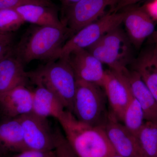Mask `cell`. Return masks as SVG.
<instances>
[{
  "label": "cell",
  "mask_w": 157,
  "mask_h": 157,
  "mask_svg": "<svg viewBox=\"0 0 157 157\" xmlns=\"http://www.w3.org/2000/svg\"><path fill=\"white\" fill-rule=\"evenodd\" d=\"M54 151H42L32 149H25L17 153L14 157H54Z\"/></svg>",
  "instance_id": "25"
},
{
  "label": "cell",
  "mask_w": 157,
  "mask_h": 157,
  "mask_svg": "<svg viewBox=\"0 0 157 157\" xmlns=\"http://www.w3.org/2000/svg\"><path fill=\"white\" fill-rule=\"evenodd\" d=\"M109 157H124L120 155L114 153L113 154L111 155Z\"/></svg>",
  "instance_id": "33"
},
{
  "label": "cell",
  "mask_w": 157,
  "mask_h": 157,
  "mask_svg": "<svg viewBox=\"0 0 157 157\" xmlns=\"http://www.w3.org/2000/svg\"><path fill=\"white\" fill-rule=\"evenodd\" d=\"M33 90L21 85L0 93V113L4 120L16 118L32 112Z\"/></svg>",
  "instance_id": "13"
},
{
  "label": "cell",
  "mask_w": 157,
  "mask_h": 157,
  "mask_svg": "<svg viewBox=\"0 0 157 157\" xmlns=\"http://www.w3.org/2000/svg\"><path fill=\"white\" fill-rule=\"evenodd\" d=\"M80 0H59L62 5L63 11L70 7Z\"/></svg>",
  "instance_id": "31"
},
{
  "label": "cell",
  "mask_w": 157,
  "mask_h": 157,
  "mask_svg": "<svg viewBox=\"0 0 157 157\" xmlns=\"http://www.w3.org/2000/svg\"><path fill=\"white\" fill-rule=\"evenodd\" d=\"M132 46L120 25L105 34L87 50L110 70L123 73L132 61Z\"/></svg>",
  "instance_id": "5"
},
{
  "label": "cell",
  "mask_w": 157,
  "mask_h": 157,
  "mask_svg": "<svg viewBox=\"0 0 157 157\" xmlns=\"http://www.w3.org/2000/svg\"><path fill=\"white\" fill-rule=\"evenodd\" d=\"M103 128L116 153L124 157H146L137 137L111 113Z\"/></svg>",
  "instance_id": "11"
},
{
  "label": "cell",
  "mask_w": 157,
  "mask_h": 157,
  "mask_svg": "<svg viewBox=\"0 0 157 157\" xmlns=\"http://www.w3.org/2000/svg\"><path fill=\"white\" fill-rule=\"evenodd\" d=\"M14 9L25 22L39 26H66L59 17L55 6L29 4Z\"/></svg>",
  "instance_id": "17"
},
{
  "label": "cell",
  "mask_w": 157,
  "mask_h": 157,
  "mask_svg": "<svg viewBox=\"0 0 157 157\" xmlns=\"http://www.w3.org/2000/svg\"><path fill=\"white\" fill-rule=\"evenodd\" d=\"M26 149L23 132L18 118L0 124V150L17 153Z\"/></svg>",
  "instance_id": "18"
},
{
  "label": "cell",
  "mask_w": 157,
  "mask_h": 157,
  "mask_svg": "<svg viewBox=\"0 0 157 157\" xmlns=\"http://www.w3.org/2000/svg\"><path fill=\"white\" fill-rule=\"evenodd\" d=\"M143 7L153 19L157 21V0L148 1Z\"/></svg>",
  "instance_id": "26"
},
{
  "label": "cell",
  "mask_w": 157,
  "mask_h": 157,
  "mask_svg": "<svg viewBox=\"0 0 157 157\" xmlns=\"http://www.w3.org/2000/svg\"><path fill=\"white\" fill-rule=\"evenodd\" d=\"M74 71L77 80L102 87L106 70L103 64L87 49L72 52L67 58Z\"/></svg>",
  "instance_id": "12"
},
{
  "label": "cell",
  "mask_w": 157,
  "mask_h": 157,
  "mask_svg": "<svg viewBox=\"0 0 157 157\" xmlns=\"http://www.w3.org/2000/svg\"><path fill=\"white\" fill-rule=\"evenodd\" d=\"M29 4L54 6L52 0H0V10L15 9Z\"/></svg>",
  "instance_id": "24"
},
{
  "label": "cell",
  "mask_w": 157,
  "mask_h": 157,
  "mask_svg": "<svg viewBox=\"0 0 157 157\" xmlns=\"http://www.w3.org/2000/svg\"><path fill=\"white\" fill-rule=\"evenodd\" d=\"M148 54L152 63L157 69V44H155L154 47Z\"/></svg>",
  "instance_id": "30"
},
{
  "label": "cell",
  "mask_w": 157,
  "mask_h": 157,
  "mask_svg": "<svg viewBox=\"0 0 157 157\" xmlns=\"http://www.w3.org/2000/svg\"><path fill=\"white\" fill-rule=\"evenodd\" d=\"M135 68L134 70L139 74L157 101V69L151 60L148 52L137 59Z\"/></svg>",
  "instance_id": "19"
},
{
  "label": "cell",
  "mask_w": 157,
  "mask_h": 157,
  "mask_svg": "<svg viewBox=\"0 0 157 157\" xmlns=\"http://www.w3.org/2000/svg\"><path fill=\"white\" fill-rule=\"evenodd\" d=\"M29 75L33 82H40L52 92L66 110L72 113L77 79L67 59L48 61L36 71L29 72Z\"/></svg>",
  "instance_id": "3"
},
{
  "label": "cell",
  "mask_w": 157,
  "mask_h": 157,
  "mask_svg": "<svg viewBox=\"0 0 157 157\" xmlns=\"http://www.w3.org/2000/svg\"><path fill=\"white\" fill-rule=\"evenodd\" d=\"M146 157H157V123L145 121L137 136Z\"/></svg>",
  "instance_id": "21"
},
{
  "label": "cell",
  "mask_w": 157,
  "mask_h": 157,
  "mask_svg": "<svg viewBox=\"0 0 157 157\" xmlns=\"http://www.w3.org/2000/svg\"><path fill=\"white\" fill-rule=\"evenodd\" d=\"M25 23L15 9L0 10V32L12 33L18 30Z\"/></svg>",
  "instance_id": "22"
},
{
  "label": "cell",
  "mask_w": 157,
  "mask_h": 157,
  "mask_svg": "<svg viewBox=\"0 0 157 157\" xmlns=\"http://www.w3.org/2000/svg\"><path fill=\"white\" fill-rule=\"evenodd\" d=\"M145 122L143 109L133 97L124 111L121 122L129 132L137 136Z\"/></svg>",
  "instance_id": "20"
},
{
  "label": "cell",
  "mask_w": 157,
  "mask_h": 157,
  "mask_svg": "<svg viewBox=\"0 0 157 157\" xmlns=\"http://www.w3.org/2000/svg\"><path fill=\"white\" fill-rule=\"evenodd\" d=\"M55 147L54 157H78L69 143L63 132L59 128L55 129Z\"/></svg>",
  "instance_id": "23"
},
{
  "label": "cell",
  "mask_w": 157,
  "mask_h": 157,
  "mask_svg": "<svg viewBox=\"0 0 157 157\" xmlns=\"http://www.w3.org/2000/svg\"><path fill=\"white\" fill-rule=\"evenodd\" d=\"M102 87L107 97L110 113L121 122L125 109L133 98L128 82L124 72L106 70Z\"/></svg>",
  "instance_id": "9"
},
{
  "label": "cell",
  "mask_w": 157,
  "mask_h": 157,
  "mask_svg": "<svg viewBox=\"0 0 157 157\" xmlns=\"http://www.w3.org/2000/svg\"><path fill=\"white\" fill-rule=\"evenodd\" d=\"M58 121L78 157H109L115 153L104 128L82 123L67 110Z\"/></svg>",
  "instance_id": "2"
},
{
  "label": "cell",
  "mask_w": 157,
  "mask_h": 157,
  "mask_svg": "<svg viewBox=\"0 0 157 157\" xmlns=\"http://www.w3.org/2000/svg\"><path fill=\"white\" fill-rule=\"evenodd\" d=\"M133 98L140 104L145 121L157 123V101L135 70L124 72Z\"/></svg>",
  "instance_id": "15"
},
{
  "label": "cell",
  "mask_w": 157,
  "mask_h": 157,
  "mask_svg": "<svg viewBox=\"0 0 157 157\" xmlns=\"http://www.w3.org/2000/svg\"><path fill=\"white\" fill-rule=\"evenodd\" d=\"M66 26H44L29 29L14 49V55L25 65L36 60H53L69 36Z\"/></svg>",
  "instance_id": "1"
},
{
  "label": "cell",
  "mask_w": 157,
  "mask_h": 157,
  "mask_svg": "<svg viewBox=\"0 0 157 157\" xmlns=\"http://www.w3.org/2000/svg\"><path fill=\"white\" fill-rule=\"evenodd\" d=\"M11 54L0 61V93L21 85H26L29 79V72L25 70L24 65Z\"/></svg>",
  "instance_id": "16"
},
{
  "label": "cell",
  "mask_w": 157,
  "mask_h": 157,
  "mask_svg": "<svg viewBox=\"0 0 157 157\" xmlns=\"http://www.w3.org/2000/svg\"><path fill=\"white\" fill-rule=\"evenodd\" d=\"M118 0H80L63 10V22L71 36L82 28L105 15L109 6L112 10Z\"/></svg>",
  "instance_id": "7"
},
{
  "label": "cell",
  "mask_w": 157,
  "mask_h": 157,
  "mask_svg": "<svg viewBox=\"0 0 157 157\" xmlns=\"http://www.w3.org/2000/svg\"><path fill=\"white\" fill-rule=\"evenodd\" d=\"M12 48L11 45L0 44V61L5 57L12 53Z\"/></svg>",
  "instance_id": "28"
},
{
  "label": "cell",
  "mask_w": 157,
  "mask_h": 157,
  "mask_svg": "<svg viewBox=\"0 0 157 157\" xmlns=\"http://www.w3.org/2000/svg\"><path fill=\"white\" fill-rule=\"evenodd\" d=\"M17 118L22 127L26 149L42 151L54 150L55 132L52 129L48 118L33 112Z\"/></svg>",
  "instance_id": "8"
},
{
  "label": "cell",
  "mask_w": 157,
  "mask_h": 157,
  "mask_svg": "<svg viewBox=\"0 0 157 157\" xmlns=\"http://www.w3.org/2000/svg\"><path fill=\"white\" fill-rule=\"evenodd\" d=\"M13 39V34L0 32V44L11 45Z\"/></svg>",
  "instance_id": "29"
},
{
  "label": "cell",
  "mask_w": 157,
  "mask_h": 157,
  "mask_svg": "<svg viewBox=\"0 0 157 157\" xmlns=\"http://www.w3.org/2000/svg\"><path fill=\"white\" fill-rule=\"evenodd\" d=\"M102 87L77 80L72 113L82 123L103 128L109 119L107 101Z\"/></svg>",
  "instance_id": "4"
},
{
  "label": "cell",
  "mask_w": 157,
  "mask_h": 157,
  "mask_svg": "<svg viewBox=\"0 0 157 157\" xmlns=\"http://www.w3.org/2000/svg\"><path fill=\"white\" fill-rule=\"evenodd\" d=\"M151 38V42L154 44H157V29L155 30L154 33L150 37Z\"/></svg>",
  "instance_id": "32"
},
{
  "label": "cell",
  "mask_w": 157,
  "mask_h": 157,
  "mask_svg": "<svg viewBox=\"0 0 157 157\" xmlns=\"http://www.w3.org/2000/svg\"><path fill=\"white\" fill-rule=\"evenodd\" d=\"M151 0H118L116 6L112 11H120L122 9H125L127 7L133 6L138 2L142 1H150Z\"/></svg>",
  "instance_id": "27"
},
{
  "label": "cell",
  "mask_w": 157,
  "mask_h": 157,
  "mask_svg": "<svg viewBox=\"0 0 157 157\" xmlns=\"http://www.w3.org/2000/svg\"><path fill=\"white\" fill-rule=\"evenodd\" d=\"M124 11H110L94 22L82 28L65 42L57 59H67L73 52L87 49L98 42L105 34L122 24Z\"/></svg>",
  "instance_id": "6"
},
{
  "label": "cell",
  "mask_w": 157,
  "mask_h": 157,
  "mask_svg": "<svg viewBox=\"0 0 157 157\" xmlns=\"http://www.w3.org/2000/svg\"><path fill=\"white\" fill-rule=\"evenodd\" d=\"M124 9L125 15L122 23L125 33L132 45L138 48L155 31V21L143 7L133 6Z\"/></svg>",
  "instance_id": "10"
},
{
  "label": "cell",
  "mask_w": 157,
  "mask_h": 157,
  "mask_svg": "<svg viewBox=\"0 0 157 157\" xmlns=\"http://www.w3.org/2000/svg\"><path fill=\"white\" fill-rule=\"evenodd\" d=\"M36 87L33 90V110L35 114L58 121L66 111L63 105L56 96L40 82H33Z\"/></svg>",
  "instance_id": "14"
}]
</instances>
